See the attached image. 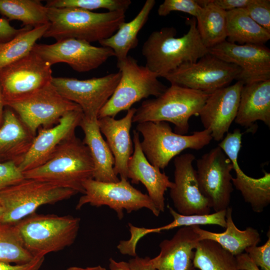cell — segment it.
<instances>
[{
	"mask_svg": "<svg viewBox=\"0 0 270 270\" xmlns=\"http://www.w3.org/2000/svg\"><path fill=\"white\" fill-rule=\"evenodd\" d=\"M130 238L126 240H120L117 246V248L122 254L128 255L133 257L137 256L136 252V244L139 240L148 234V228L137 227L130 223L128 224Z\"/></svg>",
	"mask_w": 270,
	"mask_h": 270,
	"instance_id": "obj_40",
	"label": "cell"
},
{
	"mask_svg": "<svg viewBox=\"0 0 270 270\" xmlns=\"http://www.w3.org/2000/svg\"><path fill=\"white\" fill-rule=\"evenodd\" d=\"M196 168L199 189L210 208L215 212L226 210L234 190L230 160L218 146L196 160Z\"/></svg>",
	"mask_w": 270,
	"mask_h": 270,
	"instance_id": "obj_12",
	"label": "cell"
},
{
	"mask_svg": "<svg viewBox=\"0 0 270 270\" xmlns=\"http://www.w3.org/2000/svg\"><path fill=\"white\" fill-rule=\"evenodd\" d=\"M0 14L9 21L18 20L34 28L49 23L48 8L38 0H0Z\"/></svg>",
	"mask_w": 270,
	"mask_h": 270,
	"instance_id": "obj_31",
	"label": "cell"
},
{
	"mask_svg": "<svg viewBox=\"0 0 270 270\" xmlns=\"http://www.w3.org/2000/svg\"><path fill=\"white\" fill-rule=\"evenodd\" d=\"M242 134L235 129L228 132L219 143L220 147L231 161L236 177L232 182L244 200L256 212H261L270 203V174L264 170V175L256 178L246 174L238 164V156L242 146Z\"/></svg>",
	"mask_w": 270,
	"mask_h": 270,
	"instance_id": "obj_17",
	"label": "cell"
},
{
	"mask_svg": "<svg viewBox=\"0 0 270 270\" xmlns=\"http://www.w3.org/2000/svg\"><path fill=\"white\" fill-rule=\"evenodd\" d=\"M80 218L36 212L14 224L26 250L34 256L60 251L75 241Z\"/></svg>",
	"mask_w": 270,
	"mask_h": 270,
	"instance_id": "obj_5",
	"label": "cell"
},
{
	"mask_svg": "<svg viewBox=\"0 0 270 270\" xmlns=\"http://www.w3.org/2000/svg\"><path fill=\"white\" fill-rule=\"evenodd\" d=\"M209 53L242 70L237 80L246 84L270 80V50L264 45L237 44L226 40L210 48Z\"/></svg>",
	"mask_w": 270,
	"mask_h": 270,
	"instance_id": "obj_16",
	"label": "cell"
},
{
	"mask_svg": "<svg viewBox=\"0 0 270 270\" xmlns=\"http://www.w3.org/2000/svg\"><path fill=\"white\" fill-rule=\"evenodd\" d=\"M117 67L121 74L120 80L112 96L100 111L98 118H114L144 98L160 96L167 88L156 74L146 66L139 65L131 56L118 62Z\"/></svg>",
	"mask_w": 270,
	"mask_h": 270,
	"instance_id": "obj_7",
	"label": "cell"
},
{
	"mask_svg": "<svg viewBox=\"0 0 270 270\" xmlns=\"http://www.w3.org/2000/svg\"><path fill=\"white\" fill-rule=\"evenodd\" d=\"M242 82L218 89L209 94L198 116L204 130L216 141H221L236 118Z\"/></svg>",
	"mask_w": 270,
	"mask_h": 270,
	"instance_id": "obj_19",
	"label": "cell"
},
{
	"mask_svg": "<svg viewBox=\"0 0 270 270\" xmlns=\"http://www.w3.org/2000/svg\"><path fill=\"white\" fill-rule=\"evenodd\" d=\"M32 50L52 66L56 63H66L80 72L96 69L114 56L109 48L96 46L74 38L57 41L50 44H36Z\"/></svg>",
	"mask_w": 270,
	"mask_h": 270,
	"instance_id": "obj_15",
	"label": "cell"
},
{
	"mask_svg": "<svg viewBox=\"0 0 270 270\" xmlns=\"http://www.w3.org/2000/svg\"><path fill=\"white\" fill-rule=\"evenodd\" d=\"M134 152L128 164V177L132 184L141 182L144 185L158 210L164 212L165 208L164 194L168 188L174 185L164 172L152 166L144 154L140 139L139 133L133 131Z\"/></svg>",
	"mask_w": 270,
	"mask_h": 270,
	"instance_id": "obj_21",
	"label": "cell"
},
{
	"mask_svg": "<svg viewBox=\"0 0 270 270\" xmlns=\"http://www.w3.org/2000/svg\"><path fill=\"white\" fill-rule=\"evenodd\" d=\"M6 106L15 112L34 136L39 128L54 126L68 112L80 108L62 96L52 82L22 98L6 102Z\"/></svg>",
	"mask_w": 270,
	"mask_h": 270,
	"instance_id": "obj_9",
	"label": "cell"
},
{
	"mask_svg": "<svg viewBox=\"0 0 270 270\" xmlns=\"http://www.w3.org/2000/svg\"><path fill=\"white\" fill-rule=\"evenodd\" d=\"M193 263L199 270H240L235 256L209 240L198 242L194 249Z\"/></svg>",
	"mask_w": 270,
	"mask_h": 270,
	"instance_id": "obj_32",
	"label": "cell"
},
{
	"mask_svg": "<svg viewBox=\"0 0 270 270\" xmlns=\"http://www.w3.org/2000/svg\"><path fill=\"white\" fill-rule=\"evenodd\" d=\"M209 94L171 84L160 96L143 101L136 108L132 122H171L174 126L175 133L186 135L190 118L198 114Z\"/></svg>",
	"mask_w": 270,
	"mask_h": 270,
	"instance_id": "obj_4",
	"label": "cell"
},
{
	"mask_svg": "<svg viewBox=\"0 0 270 270\" xmlns=\"http://www.w3.org/2000/svg\"><path fill=\"white\" fill-rule=\"evenodd\" d=\"M88 147L76 136L62 142L42 165L23 172L25 178L46 182L84 194L83 183L93 178Z\"/></svg>",
	"mask_w": 270,
	"mask_h": 270,
	"instance_id": "obj_2",
	"label": "cell"
},
{
	"mask_svg": "<svg viewBox=\"0 0 270 270\" xmlns=\"http://www.w3.org/2000/svg\"><path fill=\"white\" fill-rule=\"evenodd\" d=\"M47 8L49 26L43 37L56 42L74 38L99 42L113 35L125 22L124 11L94 12L74 8Z\"/></svg>",
	"mask_w": 270,
	"mask_h": 270,
	"instance_id": "obj_3",
	"label": "cell"
},
{
	"mask_svg": "<svg viewBox=\"0 0 270 270\" xmlns=\"http://www.w3.org/2000/svg\"><path fill=\"white\" fill-rule=\"evenodd\" d=\"M84 116L82 109L72 110L50 128L38 129L27 154L18 167L23 173L46 162L64 141L75 135Z\"/></svg>",
	"mask_w": 270,
	"mask_h": 270,
	"instance_id": "obj_20",
	"label": "cell"
},
{
	"mask_svg": "<svg viewBox=\"0 0 270 270\" xmlns=\"http://www.w3.org/2000/svg\"><path fill=\"white\" fill-rule=\"evenodd\" d=\"M136 111V108H130L127 110L126 116L119 120L110 116L98 118L100 131L106 137L114 158V172L120 178L127 180L128 164L134 152L130 130Z\"/></svg>",
	"mask_w": 270,
	"mask_h": 270,
	"instance_id": "obj_22",
	"label": "cell"
},
{
	"mask_svg": "<svg viewBox=\"0 0 270 270\" xmlns=\"http://www.w3.org/2000/svg\"><path fill=\"white\" fill-rule=\"evenodd\" d=\"M200 241L192 226L180 227L172 238L159 244L160 252L152 261L156 270H196L194 249Z\"/></svg>",
	"mask_w": 270,
	"mask_h": 270,
	"instance_id": "obj_23",
	"label": "cell"
},
{
	"mask_svg": "<svg viewBox=\"0 0 270 270\" xmlns=\"http://www.w3.org/2000/svg\"><path fill=\"white\" fill-rule=\"evenodd\" d=\"M136 130L142 137L140 146L146 159L160 170L166 168L184 150H200L212 140L210 132L204 129L190 135L177 134L166 122L139 123Z\"/></svg>",
	"mask_w": 270,
	"mask_h": 270,
	"instance_id": "obj_6",
	"label": "cell"
},
{
	"mask_svg": "<svg viewBox=\"0 0 270 270\" xmlns=\"http://www.w3.org/2000/svg\"><path fill=\"white\" fill-rule=\"evenodd\" d=\"M194 156L180 154L174 158V182L170 195L178 213L182 215L207 214L210 212L208 202L199 189L196 170L192 164Z\"/></svg>",
	"mask_w": 270,
	"mask_h": 270,
	"instance_id": "obj_18",
	"label": "cell"
},
{
	"mask_svg": "<svg viewBox=\"0 0 270 270\" xmlns=\"http://www.w3.org/2000/svg\"><path fill=\"white\" fill-rule=\"evenodd\" d=\"M2 215H3V209L0 204V222H1Z\"/></svg>",
	"mask_w": 270,
	"mask_h": 270,
	"instance_id": "obj_50",
	"label": "cell"
},
{
	"mask_svg": "<svg viewBox=\"0 0 270 270\" xmlns=\"http://www.w3.org/2000/svg\"><path fill=\"white\" fill-rule=\"evenodd\" d=\"M226 33L227 41L240 44L264 45L270 39V32L255 22L244 8L226 12Z\"/></svg>",
	"mask_w": 270,
	"mask_h": 270,
	"instance_id": "obj_30",
	"label": "cell"
},
{
	"mask_svg": "<svg viewBox=\"0 0 270 270\" xmlns=\"http://www.w3.org/2000/svg\"><path fill=\"white\" fill-rule=\"evenodd\" d=\"M202 9L196 0H165L158 9L160 16H166L172 12H181L196 18Z\"/></svg>",
	"mask_w": 270,
	"mask_h": 270,
	"instance_id": "obj_37",
	"label": "cell"
},
{
	"mask_svg": "<svg viewBox=\"0 0 270 270\" xmlns=\"http://www.w3.org/2000/svg\"><path fill=\"white\" fill-rule=\"evenodd\" d=\"M238 268L240 270H260L246 252L236 256Z\"/></svg>",
	"mask_w": 270,
	"mask_h": 270,
	"instance_id": "obj_46",
	"label": "cell"
},
{
	"mask_svg": "<svg viewBox=\"0 0 270 270\" xmlns=\"http://www.w3.org/2000/svg\"><path fill=\"white\" fill-rule=\"evenodd\" d=\"M262 246H254L246 248L244 251L252 261L262 270H270V235Z\"/></svg>",
	"mask_w": 270,
	"mask_h": 270,
	"instance_id": "obj_41",
	"label": "cell"
},
{
	"mask_svg": "<svg viewBox=\"0 0 270 270\" xmlns=\"http://www.w3.org/2000/svg\"><path fill=\"white\" fill-rule=\"evenodd\" d=\"M258 120L270 127V80L244 84L241 90L235 122L248 128Z\"/></svg>",
	"mask_w": 270,
	"mask_h": 270,
	"instance_id": "obj_25",
	"label": "cell"
},
{
	"mask_svg": "<svg viewBox=\"0 0 270 270\" xmlns=\"http://www.w3.org/2000/svg\"><path fill=\"white\" fill-rule=\"evenodd\" d=\"M34 258L24 247L14 224L0 222V261L22 264Z\"/></svg>",
	"mask_w": 270,
	"mask_h": 270,
	"instance_id": "obj_34",
	"label": "cell"
},
{
	"mask_svg": "<svg viewBox=\"0 0 270 270\" xmlns=\"http://www.w3.org/2000/svg\"><path fill=\"white\" fill-rule=\"evenodd\" d=\"M241 69L208 53L198 60L186 63L163 76L176 84L208 94L237 80Z\"/></svg>",
	"mask_w": 270,
	"mask_h": 270,
	"instance_id": "obj_11",
	"label": "cell"
},
{
	"mask_svg": "<svg viewBox=\"0 0 270 270\" xmlns=\"http://www.w3.org/2000/svg\"><path fill=\"white\" fill-rule=\"evenodd\" d=\"M44 260V256L34 257L30 261L22 264H12L0 261V270H39Z\"/></svg>",
	"mask_w": 270,
	"mask_h": 270,
	"instance_id": "obj_42",
	"label": "cell"
},
{
	"mask_svg": "<svg viewBox=\"0 0 270 270\" xmlns=\"http://www.w3.org/2000/svg\"><path fill=\"white\" fill-rule=\"evenodd\" d=\"M128 262L130 270H156L152 258L148 256L143 258L136 256Z\"/></svg>",
	"mask_w": 270,
	"mask_h": 270,
	"instance_id": "obj_44",
	"label": "cell"
},
{
	"mask_svg": "<svg viewBox=\"0 0 270 270\" xmlns=\"http://www.w3.org/2000/svg\"><path fill=\"white\" fill-rule=\"evenodd\" d=\"M66 270H106V269L100 266H96L87 267L85 268L77 266H72L68 268V269H66Z\"/></svg>",
	"mask_w": 270,
	"mask_h": 270,
	"instance_id": "obj_49",
	"label": "cell"
},
{
	"mask_svg": "<svg viewBox=\"0 0 270 270\" xmlns=\"http://www.w3.org/2000/svg\"><path fill=\"white\" fill-rule=\"evenodd\" d=\"M5 106V102L0 86V127L3 123L4 112Z\"/></svg>",
	"mask_w": 270,
	"mask_h": 270,
	"instance_id": "obj_48",
	"label": "cell"
},
{
	"mask_svg": "<svg viewBox=\"0 0 270 270\" xmlns=\"http://www.w3.org/2000/svg\"><path fill=\"white\" fill-rule=\"evenodd\" d=\"M6 18H0V43L7 42L21 32L30 28V26H24L16 28L12 26Z\"/></svg>",
	"mask_w": 270,
	"mask_h": 270,
	"instance_id": "obj_43",
	"label": "cell"
},
{
	"mask_svg": "<svg viewBox=\"0 0 270 270\" xmlns=\"http://www.w3.org/2000/svg\"><path fill=\"white\" fill-rule=\"evenodd\" d=\"M77 193L70 188L24 178L0 192L3 209L0 222L14 224L34 213L42 205L54 204Z\"/></svg>",
	"mask_w": 270,
	"mask_h": 270,
	"instance_id": "obj_8",
	"label": "cell"
},
{
	"mask_svg": "<svg viewBox=\"0 0 270 270\" xmlns=\"http://www.w3.org/2000/svg\"><path fill=\"white\" fill-rule=\"evenodd\" d=\"M155 4L154 0H146L132 20L122 23L113 35L98 42L102 46L109 48L113 50L117 62L125 59L129 51L138 46V34L146 22Z\"/></svg>",
	"mask_w": 270,
	"mask_h": 270,
	"instance_id": "obj_28",
	"label": "cell"
},
{
	"mask_svg": "<svg viewBox=\"0 0 270 270\" xmlns=\"http://www.w3.org/2000/svg\"><path fill=\"white\" fill-rule=\"evenodd\" d=\"M52 66L32 50L0 70V86L6 102L22 98L50 84Z\"/></svg>",
	"mask_w": 270,
	"mask_h": 270,
	"instance_id": "obj_13",
	"label": "cell"
},
{
	"mask_svg": "<svg viewBox=\"0 0 270 270\" xmlns=\"http://www.w3.org/2000/svg\"><path fill=\"white\" fill-rule=\"evenodd\" d=\"M80 126L84 134L82 142L88 147L93 161V179L106 182H118L114 170V156L102 136L98 119L90 120L83 116Z\"/></svg>",
	"mask_w": 270,
	"mask_h": 270,
	"instance_id": "obj_26",
	"label": "cell"
},
{
	"mask_svg": "<svg viewBox=\"0 0 270 270\" xmlns=\"http://www.w3.org/2000/svg\"><path fill=\"white\" fill-rule=\"evenodd\" d=\"M109 262L110 270H130L128 262H117L112 258H110Z\"/></svg>",
	"mask_w": 270,
	"mask_h": 270,
	"instance_id": "obj_47",
	"label": "cell"
},
{
	"mask_svg": "<svg viewBox=\"0 0 270 270\" xmlns=\"http://www.w3.org/2000/svg\"><path fill=\"white\" fill-rule=\"evenodd\" d=\"M202 7L197 17L196 26L204 45L208 50L225 41L226 12L216 6L213 0H196Z\"/></svg>",
	"mask_w": 270,
	"mask_h": 270,
	"instance_id": "obj_29",
	"label": "cell"
},
{
	"mask_svg": "<svg viewBox=\"0 0 270 270\" xmlns=\"http://www.w3.org/2000/svg\"><path fill=\"white\" fill-rule=\"evenodd\" d=\"M169 212L174 218L173 221L164 226L158 228L159 232L176 228L192 226L214 224L226 228V210H222L207 214L182 215L176 212L169 204L167 205Z\"/></svg>",
	"mask_w": 270,
	"mask_h": 270,
	"instance_id": "obj_35",
	"label": "cell"
},
{
	"mask_svg": "<svg viewBox=\"0 0 270 270\" xmlns=\"http://www.w3.org/2000/svg\"><path fill=\"white\" fill-rule=\"evenodd\" d=\"M188 24V31L182 37H174L176 30L174 27H165L152 32L143 44L145 66L158 77L209 53L201 40L196 18L190 19Z\"/></svg>",
	"mask_w": 270,
	"mask_h": 270,
	"instance_id": "obj_1",
	"label": "cell"
},
{
	"mask_svg": "<svg viewBox=\"0 0 270 270\" xmlns=\"http://www.w3.org/2000/svg\"><path fill=\"white\" fill-rule=\"evenodd\" d=\"M49 23L30 28L10 40L0 43V70L30 53L48 29Z\"/></svg>",
	"mask_w": 270,
	"mask_h": 270,
	"instance_id": "obj_33",
	"label": "cell"
},
{
	"mask_svg": "<svg viewBox=\"0 0 270 270\" xmlns=\"http://www.w3.org/2000/svg\"><path fill=\"white\" fill-rule=\"evenodd\" d=\"M244 9L255 22L270 32V0H250Z\"/></svg>",
	"mask_w": 270,
	"mask_h": 270,
	"instance_id": "obj_38",
	"label": "cell"
},
{
	"mask_svg": "<svg viewBox=\"0 0 270 270\" xmlns=\"http://www.w3.org/2000/svg\"><path fill=\"white\" fill-rule=\"evenodd\" d=\"M250 2V0H213L216 6L226 12L236 8H244Z\"/></svg>",
	"mask_w": 270,
	"mask_h": 270,
	"instance_id": "obj_45",
	"label": "cell"
},
{
	"mask_svg": "<svg viewBox=\"0 0 270 270\" xmlns=\"http://www.w3.org/2000/svg\"><path fill=\"white\" fill-rule=\"evenodd\" d=\"M18 165L14 162H0V192L24 178Z\"/></svg>",
	"mask_w": 270,
	"mask_h": 270,
	"instance_id": "obj_39",
	"label": "cell"
},
{
	"mask_svg": "<svg viewBox=\"0 0 270 270\" xmlns=\"http://www.w3.org/2000/svg\"><path fill=\"white\" fill-rule=\"evenodd\" d=\"M120 76L118 71L84 80L53 77L52 84L64 98L79 106L84 117L97 120L100 111L115 90Z\"/></svg>",
	"mask_w": 270,
	"mask_h": 270,
	"instance_id": "obj_14",
	"label": "cell"
},
{
	"mask_svg": "<svg viewBox=\"0 0 270 270\" xmlns=\"http://www.w3.org/2000/svg\"><path fill=\"white\" fill-rule=\"evenodd\" d=\"M226 210V226L224 232H214L202 229L199 226H192L200 240H213L235 256L242 253L248 247L257 246L261 240L258 230L252 227H247L244 230H239L232 220V208L228 207Z\"/></svg>",
	"mask_w": 270,
	"mask_h": 270,
	"instance_id": "obj_27",
	"label": "cell"
},
{
	"mask_svg": "<svg viewBox=\"0 0 270 270\" xmlns=\"http://www.w3.org/2000/svg\"><path fill=\"white\" fill-rule=\"evenodd\" d=\"M34 137L15 112L6 106L0 127V162H12L18 166Z\"/></svg>",
	"mask_w": 270,
	"mask_h": 270,
	"instance_id": "obj_24",
	"label": "cell"
},
{
	"mask_svg": "<svg viewBox=\"0 0 270 270\" xmlns=\"http://www.w3.org/2000/svg\"><path fill=\"white\" fill-rule=\"evenodd\" d=\"M84 192L80 198L76 210L86 204L96 207L107 206L114 210L119 220L124 216V210L130 213L142 208L150 210L156 216L160 214L146 194L134 188L128 180L120 178L116 182H106L88 180L83 183Z\"/></svg>",
	"mask_w": 270,
	"mask_h": 270,
	"instance_id": "obj_10",
	"label": "cell"
},
{
	"mask_svg": "<svg viewBox=\"0 0 270 270\" xmlns=\"http://www.w3.org/2000/svg\"><path fill=\"white\" fill-rule=\"evenodd\" d=\"M131 3L130 0H51L47 1L46 6L56 8H74L91 12L105 8L108 12H126Z\"/></svg>",
	"mask_w": 270,
	"mask_h": 270,
	"instance_id": "obj_36",
	"label": "cell"
}]
</instances>
